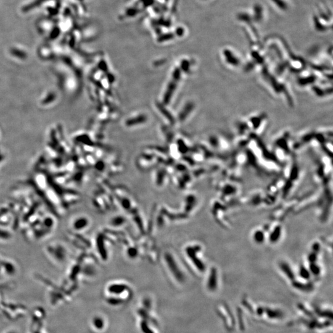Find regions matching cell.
Returning a JSON list of instances; mask_svg holds the SVG:
<instances>
[{
  "label": "cell",
  "mask_w": 333,
  "mask_h": 333,
  "mask_svg": "<svg viewBox=\"0 0 333 333\" xmlns=\"http://www.w3.org/2000/svg\"><path fill=\"white\" fill-rule=\"evenodd\" d=\"M269 313L268 314L269 316H270V318H280V316H281L280 312H277L275 310H269Z\"/></svg>",
  "instance_id": "obj_2"
},
{
  "label": "cell",
  "mask_w": 333,
  "mask_h": 333,
  "mask_svg": "<svg viewBox=\"0 0 333 333\" xmlns=\"http://www.w3.org/2000/svg\"><path fill=\"white\" fill-rule=\"evenodd\" d=\"M59 34V29H57V28H56L53 30V31L51 33V38L54 39V38H56Z\"/></svg>",
  "instance_id": "obj_3"
},
{
  "label": "cell",
  "mask_w": 333,
  "mask_h": 333,
  "mask_svg": "<svg viewBox=\"0 0 333 333\" xmlns=\"http://www.w3.org/2000/svg\"><path fill=\"white\" fill-rule=\"evenodd\" d=\"M46 1H47V0H36V1L33 2V3H32L29 4V5L24 7L23 9H22L23 10L22 11L24 12H28V11H30L31 10L40 6V5H41V3H44Z\"/></svg>",
  "instance_id": "obj_1"
}]
</instances>
